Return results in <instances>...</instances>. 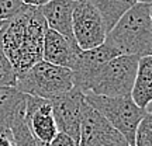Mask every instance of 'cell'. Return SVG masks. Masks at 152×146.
Instances as JSON below:
<instances>
[{
    "instance_id": "6da1fadb",
    "label": "cell",
    "mask_w": 152,
    "mask_h": 146,
    "mask_svg": "<svg viewBox=\"0 0 152 146\" xmlns=\"http://www.w3.org/2000/svg\"><path fill=\"white\" fill-rule=\"evenodd\" d=\"M48 30L39 7L28 6L0 30V51L10 60L17 76L42 60L44 37Z\"/></svg>"
},
{
    "instance_id": "7a4b0ae2",
    "label": "cell",
    "mask_w": 152,
    "mask_h": 146,
    "mask_svg": "<svg viewBox=\"0 0 152 146\" xmlns=\"http://www.w3.org/2000/svg\"><path fill=\"white\" fill-rule=\"evenodd\" d=\"M106 42L120 55L147 56L152 54L151 4L135 3L107 34Z\"/></svg>"
},
{
    "instance_id": "3957f363",
    "label": "cell",
    "mask_w": 152,
    "mask_h": 146,
    "mask_svg": "<svg viewBox=\"0 0 152 146\" xmlns=\"http://www.w3.org/2000/svg\"><path fill=\"white\" fill-rule=\"evenodd\" d=\"M16 87L27 96L52 100L73 89L72 70L39 60L17 76Z\"/></svg>"
},
{
    "instance_id": "277c9868",
    "label": "cell",
    "mask_w": 152,
    "mask_h": 146,
    "mask_svg": "<svg viewBox=\"0 0 152 146\" xmlns=\"http://www.w3.org/2000/svg\"><path fill=\"white\" fill-rule=\"evenodd\" d=\"M86 101L125 138L130 146L135 145L137 128L145 117L147 110L138 107L131 96L127 97H104L92 93L85 94Z\"/></svg>"
},
{
    "instance_id": "5b68a950",
    "label": "cell",
    "mask_w": 152,
    "mask_h": 146,
    "mask_svg": "<svg viewBox=\"0 0 152 146\" xmlns=\"http://www.w3.org/2000/svg\"><path fill=\"white\" fill-rule=\"evenodd\" d=\"M138 59V56L132 55H120L109 60L94 77L89 93L104 97L131 96Z\"/></svg>"
},
{
    "instance_id": "8992f818",
    "label": "cell",
    "mask_w": 152,
    "mask_h": 146,
    "mask_svg": "<svg viewBox=\"0 0 152 146\" xmlns=\"http://www.w3.org/2000/svg\"><path fill=\"white\" fill-rule=\"evenodd\" d=\"M72 31L80 51L103 45L109 34L102 16L87 0L76 3L72 17Z\"/></svg>"
},
{
    "instance_id": "52a82bcc",
    "label": "cell",
    "mask_w": 152,
    "mask_h": 146,
    "mask_svg": "<svg viewBox=\"0 0 152 146\" xmlns=\"http://www.w3.org/2000/svg\"><path fill=\"white\" fill-rule=\"evenodd\" d=\"M79 146H130L125 138L86 101L82 105Z\"/></svg>"
},
{
    "instance_id": "ba28073f",
    "label": "cell",
    "mask_w": 152,
    "mask_h": 146,
    "mask_svg": "<svg viewBox=\"0 0 152 146\" xmlns=\"http://www.w3.org/2000/svg\"><path fill=\"white\" fill-rule=\"evenodd\" d=\"M115 56H120V54L107 42H104L97 48L80 51L75 62V66L72 68L73 87L79 89L85 94L89 93L97 73L103 69V66L109 60Z\"/></svg>"
},
{
    "instance_id": "9c48e42d",
    "label": "cell",
    "mask_w": 152,
    "mask_h": 146,
    "mask_svg": "<svg viewBox=\"0 0 152 146\" xmlns=\"http://www.w3.org/2000/svg\"><path fill=\"white\" fill-rule=\"evenodd\" d=\"M49 101L52 105V113L58 131L79 142L82 105L85 103V93L73 87L71 92L52 98Z\"/></svg>"
},
{
    "instance_id": "30bf717a",
    "label": "cell",
    "mask_w": 152,
    "mask_h": 146,
    "mask_svg": "<svg viewBox=\"0 0 152 146\" xmlns=\"http://www.w3.org/2000/svg\"><path fill=\"white\" fill-rule=\"evenodd\" d=\"M24 119L35 142L51 143L59 132L49 100L27 96Z\"/></svg>"
},
{
    "instance_id": "8fae6325",
    "label": "cell",
    "mask_w": 152,
    "mask_h": 146,
    "mask_svg": "<svg viewBox=\"0 0 152 146\" xmlns=\"http://www.w3.org/2000/svg\"><path fill=\"white\" fill-rule=\"evenodd\" d=\"M79 54L80 48L76 44H72L64 35L51 28L47 30L42 45V60L72 70Z\"/></svg>"
},
{
    "instance_id": "7c38bea8",
    "label": "cell",
    "mask_w": 152,
    "mask_h": 146,
    "mask_svg": "<svg viewBox=\"0 0 152 146\" xmlns=\"http://www.w3.org/2000/svg\"><path fill=\"white\" fill-rule=\"evenodd\" d=\"M76 3L77 1L73 0H49L39 7L48 28L64 35L72 44H76L72 31V17Z\"/></svg>"
},
{
    "instance_id": "4fadbf2b",
    "label": "cell",
    "mask_w": 152,
    "mask_h": 146,
    "mask_svg": "<svg viewBox=\"0 0 152 146\" xmlns=\"http://www.w3.org/2000/svg\"><path fill=\"white\" fill-rule=\"evenodd\" d=\"M27 94L14 86H0V126L10 128L11 124L26 114Z\"/></svg>"
},
{
    "instance_id": "5bb4252c",
    "label": "cell",
    "mask_w": 152,
    "mask_h": 146,
    "mask_svg": "<svg viewBox=\"0 0 152 146\" xmlns=\"http://www.w3.org/2000/svg\"><path fill=\"white\" fill-rule=\"evenodd\" d=\"M131 98L138 107L145 110L152 103V55L141 56L138 59Z\"/></svg>"
},
{
    "instance_id": "9a60e30c",
    "label": "cell",
    "mask_w": 152,
    "mask_h": 146,
    "mask_svg": "<svg viewBox=\"0 0 152 146\" xmlns=\"http://www.w3.org/2000/svg\"><path fill=\"white\" fill-rule=\"evenodd\" d=\"M102 16L107 33H110L121 17L135 4V0H87Z\"/></svg>"
},
{
    "instance_id": "2e32d148",
    "label": "cell",
    "mask_w": 152,
    "mask_h": 146,
    "mask_svg": "<svg viewBox=\"0 0 152 146\" xmlns=\"http://www.w3.org/2000/svg\"><path fill=\"white\" fill-rule=\"evenodd\" d=\"M13 138H14V143L16 146H37L34 136L31 135V132L28 129L27 122L24 117L17 118L10 126Z\"/></svg>"
},
{
    "instance_id": "e0dca14e",
    "label": "cell",
    "mask_w": 152,
    "mask_h": 146,
    "mask_svg": "<svg viewBox=\"0 0 152 146\" xmlns=\"http://www.w3.org/2000/svg\"><path fill=\"white\" fill-rule=\"evenodd\" d=\"M134 146H152V113L145 114L137 128L135 145Z\"/></svg>"
},
{
    "instance_id": "ac0fdd59",
    "label": "cell",
    "mask_w": 152,
    "mask_h": 146,
    "mask_svg": "<svg viewBox=\"0 0 152 146\" xmlns=\"http://www.w3.org/2000/svg\"><path fill=\"white\" fill-rule=\"evenodd\" d=\"M17 83V72L10 60L0 51V86H14Z\"/></svg>"
},
{
    "instance_id": "d6986e66",
    "label": "cell",
    "mask_w": 152,
    "mask_h": 146,
    "mask_svg": "<svg viewBox=\"0 0 152 146\" xmlns=\"http://www.w3.org/2000/svg\"><path fill=\"white\" fill-rule=\"evenodd\" d=\"M28 6L21 3L20 0H0V20H10L17 14H20Z\"/></svg>"
},
{
    "instance_id": "ffe728a7",
    "label": "cell",
    "mask_w": 152,
    "mask_h": 146,
    "mask_svg": "<svg viewBox=\"0 0 152 146\" xmlns=\"http://www.w3.org/2000/svg\"><path fill=\"white\" fill-rule=\"evenodd\" d=\"M51 146H79V142L75 141L66 134L58 132V135L54 138V141L51 142Z\"/></svg>"
},
{
    "instance_id": "44dd1931",
    "label": "cell",
    "mask_w": 152,
    "mask_h": 146,
    "mask_svg": "<svg viewBox=\"0 0 152 146\" xmlns=\"http://www.w3.org/2000/svg\"><path fill=\"white\" fill-rule=\"evenodd\" d=\"M0 146H16L10 128L0 126Z\"/></svg>"
},
{
    "instance_id": "7402d4cb",
    "label": "cell",
    "mask_w": 152,
    "mask_h": 146,
    "mask_svg": "<svg viewBox=\"0 0 152 146\" xmlns=\"http://www.w3.org/2000/svg\"><path fill=\"white\" fill-rule=\"evenodd\" d=\"M21 3H24L26 6H31V7H41L45 3H48L49 0H20Z\"/></svg>"
},
{
    "instance_id": "603a6c76",
    "label": "cell",
    "mask_w": 152,
    "mask_h": 146,
    "mask_svg": "<svg viewBox=\"0 0 152 146\" xmlns=\"http://www.w3.org/2000/svg\"><path fill=\"white\" fill-rule=\"evenodd\" d=\"M137 3H147V4H152V0H135Z\"/></svg>"
},
{
    "instance_id": "cb8c5ba5",
    "label": "cell",
    "mask_w": 152,
    "mask_h": 146,
    "mask_svg": "<svg viewBox=\"0 0 152 146\" xmlns=\"http://www.w3.org/2000/svg\"><path fill=\"white\" fill-rule=\"evenodd\" d=\"M147 111H148V113H152V103H151V104H149V105H148V107H147Z\"/></svg>"
},
{
    "instance_id": "d4e9b609",
    "label": "cell",
    "mask_w": 152,
    "mask_h": 146,
    "mask_svg": "<svg viewBox=\"0 0 152 146\" xmlns=\"http://www.w3.org/2000/svg\"><path fill=\"white\" fill-rule=\"evenodd\" d=\"M3 23H4V21H1V20H0V30H1V25H3Z\"/></svg>"
},
{
    "instance_id": "484cf974",
    "label": "cell",
    "mask_w": 152,
    "mask_h": 146,
    "mask_svg": "<svg viewBox=\"0 0 152 146\" xmlns=\"http://www.w3.org/2000/svg\"><path fill=\"white\" fill-rule=\"evenodd\" d=\"M151 20H152V4H151Z\"/></svg>"
},
{
    "instance_id": "4316f807",
    "label": "cell",
    "mask_w": 152,
    "mask_h": 146,
    "mask_svg": "<svg viewBox=\"0 0 152 146\" xmlns=\"http://www.w3.org/2000/svg\"><path fill=\"white\" fill-rule=\"evenodd\" d=\"M73 1H85V0H73Z\"/></svg>"
},
{
    "instance_id": "83f0119b",
    "label": "cell",
    "mask_w": 152,
    "mask_h": 146,
    "mask_svg": "<svg viewBox=\"0 0 152 146\" xmlns=\"http://www.w3.org/2000/svg\"><path fill=\"white\" fill-rule=\"evenodd\" d=\"M151 55H152V54H151Z\"/></svg>"
}]
</instances>
